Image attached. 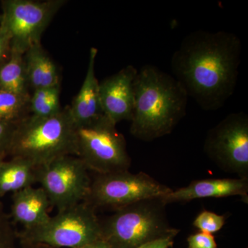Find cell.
I'll list each match as a JSON object with an SVG mask.
<instances>
[{
  "instance_id": "cell-19",
  "label": "cell",
  "mask_w": 248,
  "mask_h": 248,
  "mask_svg": "<svg viewBox=\"0 0 248 248\" xmlns=\"http://www.w3.org/2000/svg\"><path fill=\"white\" fill-rule=\"evenodd\" d=\"M30 97L0 91V120L18 124L31 115Z\"/></svg>"
},
{
  "instance_id": "cell-21",
  "label": "cell",
  "mask_w": 248,
  "mask_h": 248,
  "mask_svg": "<svg viewBox=\"0 0 248 248\" xmlns=\"http://www.w3.org/2000/svg\"><path fill=\"white\" fill-rule=\"evenodd\" d=\"M226 218L213 212L204 210L199 214L193 222V226L202 232L213 234L223 228Z\"/></svg>"
},
{
  "instance_id": "cell-16",
  "label": "cell",
  "mask_w": 248,
  "mask_h": 248,
  "mask_svg": "<svg viewBox=\"0 0 248 248\" xmlns=\"http://www.w3.org/2000/svg\"><path fill=\"white\" fill-rule=\"evenodd\" d=\"M39 170L40 167L22 158L4 160L0 164V199L33 186L38 182Z\"/></svg>"
},
{
  "instance_id": "cell-26",
  "label": "cell",
  "mask_w": 248,
  "mask_h": 248,
  "mask_svg": "<svg viewBox=\"0 0 248 248\" xmlns=\"http://www.w3.org/2000/svg\"><path fill=\"white\" fill-rule=\"evenodd\" d=\"M78 248H112L105 240L103 239L93 241L92 243Z\"/></svg>"
},
{
  "instance_id": "cell-14",
  "label": "cell",
  "mask_w": 248,
  "mask_h": 248,
  "mask_svg": "<svg viewBox=\"0 0 248 248\" xmlns=\"http://www.w3.org/2000/svg\"><path fill=\"white\" fill-rule=\"evenodd\" d=\"M97 53V48H91L84 82L71 105L68 106L75 125L84 123L103 114L99 99V82L95 74Z\"/></svg>"
},
{
  "instance_id": "cell-18",
  "label": "cell",
  "mask_w": 248,
  "mask_h": 248,
  "mask_svg": "<svg viewBox=\"0 0 248 248\" xmlns=\"http://www.w3.org/2000/svg\"><path fill=\"white\" fill-rule=\"evenodd\" d=\"M60 86L36 89L31 93L29 111L31 115L37 117H48L61 112Z\"/></svg>"
},
{
  "instance_id": "cell-4",
  "label": "cell",
  "mask_w": 248,
  "mask_h": 248,
  "mask_svg": "<svg viewBox=\"0 0 248 248\" xmlns=\"http://www.w3.org/2000/svg\"><path fill=\"white\" fill-rule=\"evenodd\" d=\"M160 199L141 201L116 210L102 223V239L112 248H138L174 229Z\"/></svg>"
},
{
  "instance_id": "cell-1",
  "label": "cell",
  "mask_w": 248,
  "mask_h": 248,
  "mask_svg": "<svg viewBox=\"0 0 248 248\" xmlns=\"http://www.w3.org/2000/svg\"><path fill=\"white\" fill-rule=\"evenodd\" d=\"M241 53V39L233 32L193 31L173 53V77L201 108L218 110L234 94Z\"/></svg>"
},
{
  "instance_id": "cell-25",
  "label": "cell",
  "mask_w": 248,
  "mask_h": 248,
  "mask_svg": "<svg viewBox=\"0 0 248 248\" xmlns=\"http://www.w3.org/2000/svg\"><path fill=\"white\" fill-rule=\"evenodd\" d=\"M11 51V39L4 28L0 26V64L9 57Z\"/></svg>"
},
{
  "instance_id": "cell-20",
  "label": "cell",
  "mask_w": 248,
  "mask_h": 248,
  "mask_svg": "<svg viewBox=\"0 0 248 248\" xmlns=\"http://www.w3.org/2000/svg\"><path fill=\"white\" fill-rule=\"evenodd\" d=\"M17 232L15 230L10 215L0 202V248H17Z\"/></svg>"
},
{
  "instance_id": "cell-11",
  "label": "cell",
  "mask_w": 248,
  "mask_h": 248,
  "mask_svg": "<svg viewBox=\"0 0 248 248\" xmlns=\"http://www.w3.org/2000/svg\"><path fill=\"white\" fill-rule=\"evenodd\" d=\"M138 70L128 65L99 83L102 113L117 124L131 121L135 105L134 82Z\"/></svg>"
},
{
  "instance_id": "cell-6",
  "label": "cell",
  "mask_w": 248,
  "mask_h": 248,
  "mask_svg": "<svg viewBox=\"0 0 248 248\" xmlns=\"http://www.w3.org/2000/svg\"><path fill=\"white\" fill-rule=\"evenodd\" d=\"M19 243L54 248H78L102 239V223L95 209L86 202L58 211L42 226L17 232Z\"/></svg>"
},
{
  "instance_id": "cell-23",
  "label": "cell",
  "mask_w": 248,
  "mask_h": 248,
  "mask_svg": "<svg viewBox=\"0 0 248 248\" xmlns=\"http://www.w3.org/2000/svg\"><path fill=\"white\" fill-rule=\"evenodd\" d=\"M187 244L188 248H217L213 234L202 232L189 236Z\"/></svg>"
},
{
  "instance_id": "cell-13",
  "label": "cell",
  "mask_w": 248,
  "mask_h": 248,
  "mask_svg": "<svg viewBox=\"0 0 248 248\" xmlns=\"http://www.w3.org/2000/svg\"><path fill=\"white\" fill-rule=\"evenodd\" d=\"M50 205L42 187L30 186L13 194L10 216L12 221L22 226V231H30L48 221Z\"/></svg>"
},
{
  "instance_id": "cell-3",
  "label": "cell",
  "mask_w": 248,
  "mask_h": 248,
  "mask_svg": "<svg viewBox=\"0 0 248 248\" xmlns=\"http://www.w3.org/2000/svg\"><path fill=\"white\" fill-rule=\"evenodd\" d=\"M9 155L37 167L66 156H76L75 124L69 108L48 117L29 115L17 124Z\"/></svg>"
},
{
  "instance_id": "cell-8",
  "label": "cell",
  "mask_w": 248,
  "mask_h": 248,
  "mask_svg": "<svg viewBox=\"0 0 248 248\" xmlns=\"http://www.w3.org/2000/svg\"><path fill=\"white\" fill-rule=\"evenodd\" d=\"M63 0H4L0 26L11 39V50L25 53L41 43V37L54 16L66 4Z\"/></svg>"
},
{
  "instance_id": "cell-7",
  "label": "cell",
  "mask_w": 248,
  "mask_h": 248,
  "mask_svg": "<svg viewBox=\"0 0 248 248\" xmlns=\"http://www.w3.org/2000/svg\"><path fill=\"white\" fill-rule=\"evenodd\" d=\"M172 191L146 173L129 170L98 174L91 182L86 200L94 209H118L141 201L160 199Z\"/></svg>"
},
{
  "instance_id": "cell-12",
  "label": "cell",
  "mask_w": 248,
  "mask_h": 248,
  "mask_svg": "<svg viewBox=\"0 0 248 248\" xmlns=\"http://www.w3.org/2000/svg\"><path fill=\"white\" fill-rule=\"evenodd\" d=\"M248 179H206L193 181L189 185L171 191L161 198L166 205L204 198L241 196L248 198Z\"/></svg>"
},
{
  "instance_id": "cell-24",
  "label": "cell",
  "mask_w": 248,
  "mask_h": 248,
  "mask_svg": "<svg viewBox=\"0 0 248 248\" xmlns=\"http://www.w3.org/2000/svg\"><path fill=\"white\" fill-rule=\"evenodd\" d=\"M179 232V230L174 228L169 234L142 245L138 248H170L174 244V238Z\"/></svg>"
},
{
  "instance_id": "cell-17",
  "label": "cell",
  "mask_w": 248,
  "mask_h": 248,
  "mask_svg": "<svg viewBox=\"0 0 248 248\" xmlns=\"http://www.w3.org/2000/svg\"><path fill=\"white\" fill-rule=\"evenodd\" d=\"M24 55L11 50L8 58L0 64V91L30 97Z\"/></svg>"
},
{
  "instance_id": "cell-22",
  "label": "cell",
  "mask_w": 248,
  "mask_h": 248,
  "mask_svg": "<svg viewBox=\"0 0 248 248\" xmlns=\"http://www.w3.org/2000/svg\"><path fill=\"white\" fill-rule=\"evenodd\" d=\"M17 124L0 120V158L5 159L9 155L11 142Z\"/></svg>"
},
{
  "instance_id": "cell-27",
  "label": "cell",
  "mask_w": 248,
  "mask_h": 248,
  "mask_svg": "<svg viewBox=\"0 0 248 248\" xmlns=\"http://www.w3.org/2000/svg\"><path fill=\"white\" fill-rule=\"evenodd\" d=\"M19 248H54L46 245L29 244V243H19Z\"/></svg>"
},
{
  "instance_id": "cell-5",
  "label": "cell",
  "mask_w": 248,
  "mask_h": 248,
  "mask_svg": "<svg viewBox=\"0 0 248 248\" xmlns=\"http://www.w3.org/2000/svg\"><path fill=\"white\" fill-rule=\"evenodd\" d=\"M116 125L104 114L75 125L76 156L89 170L105 174L130 169L126 141Z\"/></svg>"
},
{
  "instance_id": "cell-9",
  "label": "cell",
  "mask_w": 248,
  "mask_h": 248,
  "mask_svg": "<svg viewBox=\"0 0 248 248\" xmlns=\"http://www.w3.org/2000/svg\"><path fill=\"white\" fill-rule=\"evenodd\" d=\"M204 151L222 170L248 179V116L232 112L209 130Z\"/></svg>"
},
{
  "instance_id": "cell-10",
  "label": "cell",
  "mask_w": 248,
  "mask_h": 248,
  "mask_svg": "<svg viewBox=\"0 0 248 248\" xmlns=\"http://www.w3.org/2000/svg\"><path fill=\"white\" fill-rule=\"evenodd\" d=\"M91 182L86 165L75 155L61 156L39 170L38 183L58 211L84 202Z\"/></svg>"
},
{
  "instance_id": "cell-2",
  "label": "cell",
  "mask_w": 248,
  "mask_h": 248,
  "mask_svg": "<svg viewBox=\"0 0 248 248\" xmlns=\"http://www.w3.org/2000/svg\"><path fill=\"white\" fill-rule=\"evenodd\" d=\"M135 105L130 131L153 141L170 135L186 114L188 95L174 77L151 64L142 66L134 82Z\"/></svg>"
},
{
  "instance_id": "cell-15",
  "label": "cell",
  "mask_w": 248,
  "mask_h": 248,
  "mask_svg": "<svg viewBox=\"0 0 248 248\" xmlns=\"http://www.w3.org/2000/svg\"><path fill=\"white\" fill-rule=\"evenodd\" d=\"M24 58L28 81L32 91L61 85L58 66L42 44L30 47Z\"/></svg>"
},
{
  "instance_id": "cell-28",
  "label": "cell",
  "mask_w": 248,
  "mask_h": 248,
  "mask_svg": "<svg viewBox=\"0 0 248 248\" xmlns=\"http://www.w3.org/2000/svg\"><path fill=\"white\" fill-rule=\"evenodd\" d=\"M4 159H1V158H0V164H1V162H2L3 161H4Z\"/></svg>"
}]
</instances>
